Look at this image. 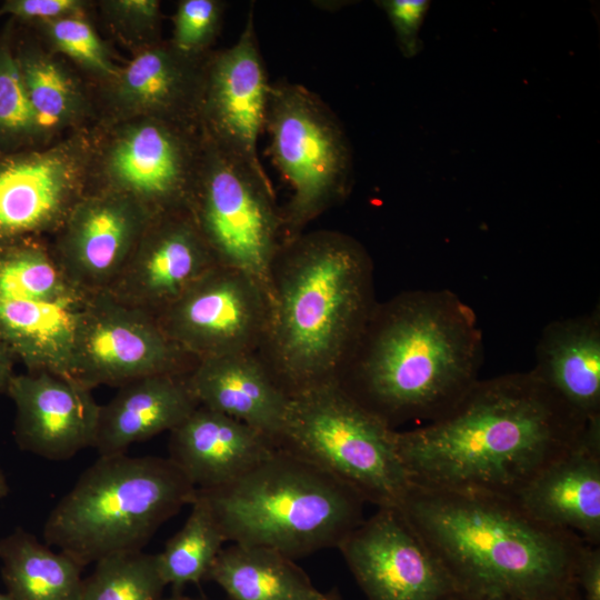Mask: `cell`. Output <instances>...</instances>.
Listing matches in <instances>:
<instances>
[{"label": "cell", "instance_id": "603a6c76", "mask_svg": "<svg viewBox=\"0 0 600 600\" xmlns=\"http://www.w3.org/2000/svg\"><path fill=\"white\" fill-rule=\"evenodd\" d=\"M187 380L200 406L252 427L278 447L290 394L253 352L197 360Z\"/></svg>", "mask_w": 600, "mask_h": 600}, {"label": "cell", "instance_id": "83f0119b", "mask_svg": "<svg viewBox=\"0 0 600 600\" xmlns=\"http://www.w3.org/2000/svg\"><path fill=\"white\" fill-rule=\"evenodd\" d=\"M0 562L12 600H81L83 568L22 528L0 538Z\"/></svg>", "mask_w": 600, "mask_h": 600}, {"label": "cell", "instance_id": "ac0fdd59", "mask_svg": "<svg viewBox=\"0 0 600 600\" xmlns=\"http://www.w3.org/2000/svg\"><path fill=\"white\" fill-rule=\"evenodd\" d=\"M207 58L188 57L168 39L130 56L113 79L93 88L96 126L138 117L198 126Z\"/></svg>", "mask_w": 600, "mask_h": 600}, {"label": "cell", "instance_id": "44dd1931", "mask_svg": "<svg viewBox=\"0 0 600 600\" xmlns=\"http://www.w3.org/2000/svg\"><path fill=\"white\" fill-rule=\"evenodd\" d=\"M536 520L600 544V418L514 498Z\"/></svg>", "mask_w": 600, "mask_h": 600}, {"label": "cell", "instance_id": "7a4b0ae2", "mask_svg": "<svg viewBox=\"0 0 600 600\" xmlns=\"http://www.w3.org/2000/svg\"><path fill=\"white\" fill-rule=\"evenodd\" d=\"M482 361L473 310L452 291L413 290L374 306L339 382L394 429L448 412Z\"/></svg>", "mask_w": 600, "mask_h": 600}, {"label": "cell", "instance_id": "4dcf8cb0", "mask_svg": "<svg viewBox=\"0 0 600 600\" xmlns=\"http://www.w3.org/2000/svg\"><path fill=\"white\" fill-rule=\"evenodd\" d=\"M16 22L0 30V152L10 153L51 146L34 114L13 51Z\"/></svg>", "mask_w": 600, "mask_h": 600}, {"label": "cell", "instance_id": "ffe728a7", "mask_svg": "<svg viewBox=\"0 0 600 600\" xmlns=\"http://www.w3.org/2000/svg\"><path fill=\"white\" fill-rule=\"evenodd\" d=\"M7 393L16 404L14 439L19 448L51 461H63L94 446L100 404L92 389L46 371L14 374Z\"/></svg>", "mask_w": 600, "mask_h": 600}, {"label": "cell", "instance_id": "f1b7e54d", "mask_svg": "<svg viewBox=\"0 0 600 600\" xmlns=\"http://www.w3.org/2000/svg\"><path fill=\"white\" fill-rule=\"evenodd\" d=\"M190 506L191 511L182 528L157 553L166 586L176 590L207 579L226 542L207 501L198 490Z\"/></svg>", "mask_w": 600, "mask_h": 600}, {"label": "cell", "instance_id": "9a60e30c", "mask_svg": "<svg viewBox=\"0 0 600 600\" xmlns=\"http://www.w3.org/2000/svg\"><path fill=\"white\" fill-rule=\"evenodd\" d=\"M269 312L267 296L250 277L217 264L156 319L173 343L200 360L253 352Z\"/></svg>", "mask_w": 600, "mask_h": 600}, {"label": "cell", "instance_id": "7c38bea8", "mask_svg": "<svg viewBox=\"0 0 600 600\" xmlns=\"http://www.w3.org/2000/svg\"><path fill=\"white\" fill-rule=\"evenodd\" d=\"M91 129L56 143L0 152V248L50 239L87 193Z\"/></svg>", "mask_w": 600, "mask_h": 600}, {"label": "cell", "instance_id": "3957f363", "mask_svg": "<svg viewBox=\"0 0 600 600\" xmlns=\"http://www.w3.org/2000/svg\"><path fill=\"white\" fill-rule=\"evenodd\" d=\"M371 259L334 230L282 242L272 268L266 363L290 394L338 380L374 308Z\"/></svg>", "mask_w": 600, "mask_h": 600}, {"label": "cell", "instance_id": "d590c367", "mask_svg": "<svg viewBox=\"0 0 600 600\" xmlns=\"http://www.w3.org/2000/svg\"><path fill=\"white\" fill-rule=\"evenodd\" d=\"M394 30L397 43L406 58L417 56L422 49L419 33L430 2L426 0H380Z\"/></svg>", "mask_w": 600, "mask_h": 600}, {"label": "cell", "instance_id": "277c9868", "mask_svg": "<svg viewBox=\"0 0 600 600\" xmlns=\"http://www.w3.org/2000/svg\"><path fill=\"white\" fill-rule=\"evenodd\" d=\"M398 508L459 590L578 600L586 542L536 520L514 500L411 484Z\"/></svg>", "mask_w": 600, "mask_h": 600}, {"label": "cell", "instance_id": "e575fe53", "mask_svg": "<svg viewBox=\"0 0 600 600\" xmlns=\"http://www.w3.org/2000/svg\"><path fill=\"white\" fill-rule=\"evenodd\" d=\"M92 0H6L0 4V17L8 16L17 24L31 28L77 14L94 16Z\"/></svg>", "mask_w": 600, "mask_h": 600}, {"label": "cell", "instance_id": "8992f818", "mask_svg": "<svg viewBox=\"0 0 600 600\" xmlns=\"http://www.w3.org/2000/svg\"><path fill=\"white\" fill-rule=\"evenodd\" d=\"M196 492L169 458L99 457L50 511L44 543L82 568L140 551L166 521L192 503Z\"/></svg>", "mask_w": 600, "mask_h": 600}, {"label": "cell", "instance_id": "cb8c5ba5", "mask_svg": "<svg viewBox=\"0 0 600 600\" xmlns=\"http://www.w3.org/2000/svg\"><path fill=\"white\" fill-rule=\"evenodd\" d=\"M13 51L30 106L52 142L96 126L93 87L73 66L17 23Z\"/></svg>", "mask_w": 600, "mask_h": 600}, {"label": "cell", "instance_id": "b9f144b4", "mask_svg": "<svg viewBox=\"0 0 600 600\" xmlns=\"http://www.w3.org/2000/svg\"><path fill=\"white\" fill-rule=\"evenodd\" d=\"M161 600H199V599H192V598H189V597L174 594V596H171L169 598H162Z\"/></svg>", "mask_w": 600, "mask_h": 600}, {"label": "cell", "instance_id": "6da1fadb", "mask_svg": "<svg viewBox=\"0 0 600 600\" xmlns=\"http://www.w3.org/2000/svg\"><path fill=\"white\" fill-rule=\"evenodd\" d=\"M588 422L530 370L479 379L443 416L397 430L396 442L412 486L514 500Z\"/></svg>", "mask_w": 600, "mask_h": 600}, {"label": "cell", "instance_id": "9c48e42d", "mask_svg": "<svg viewBox=\"0 0 600 600\" xmlns=\"http://www.w3.org/2000/svg\"><path fill=\"white\" fill-rule=\"evenodd\" d=\"M198 126L138 117L91 129L87 193H116L152 217L188 210L203 157Z\"/></svg>", "mask_w": 600, "mask_h": 600}, {"label": "cell", "instance_id": "8fae6325", "mask_svg": "<svg viewBox=\"0 0 600 600\" xmlns=\"http://www.w3.org/2000/svg\"><path fill=\"white\" fill-rule=\"evenodd\" d=\"M203 140L188 211L216 263L250 277L270 304L273 262L283 241L282 213L270 180Z\"/></svg>", "mask_w": 600, "mask_h": 600}, {"label": "cell", "instance_id": "f35d334b", "mask_svg": "<svg viewBox=\"0 0 600 600\" xmlns=\"http://www.w3.org/2000/svg\"><path fill=\"white\" fill-rule=\"evenodd\" d=\"M453 600H526L504 592L459 590Z\"/></svg>", "mask_w": 600, "mask_h": 600}, {"label": "cell", "instance_id": "d6986e66", "mask_svg": "<svg viewBox=\"0 0 600 600\" xmlns=\"http://www.w3.org/2000/svg\"><path fill=\"white\" fill-rule=\"evenodd\" d=\"M152 218L128 197L86 193L49 241L69 277L100 292L122 271Z\"/></svg>", "mask_w": 600, "mask_h": 600}, {"label": "cell", "instance_id": "4fadbf2b", "mask_svg": "<svg viewBox=\"0 0 600 600\" xmlns=\"http://www.w3.org/2000/svg\"><path fill=\"white\" fill-rule=\"evenodd\" d=\"M189 358L153 316L100 291L90 296L80 316L71 378L90 389L120 387L152 374L188 373Z\"/></svg>", "mask_w": 600, "mask_h": 600}, {"label": "cell", "instance_id": "ab89813d", "mask_svg": "<svg viewBox=\"0 0 600 600\" xmlns=\"http://www.w3.org/2000/svg\"><path fill=\"white\" fill-rule=\"evenodd\" d=\"M306 600H341V599L334 591L324 593L317 590L311 597H309Z\"/></svg>", "mask_w": 600, "mask_h": 600}, {"label": "cell", "instance_id": "7402d4cb", "mask_svg": "<svg viewBox=\"0 0 600 600\" xmlns=\"http://www.w3.org/2000/svg\"><path fill=\"white\" fill-rule=\"evenodd\" d=\"M276 448L252 427L199 404L170 431L169 459L198 490H210L240 478Z\"/></svg>", "mask_w": 600, "mask_h": 600}, {"label": "cell", "instance_id": "5bb4252c", "mask_svg": "<svg viewBox=\"0 0 600 600\" xmlns=\"http://www.w3.org/2000/svg\"><path fill=\"white\" fill-rule=\"evenodd\" d=\"M271 83L258 42L253 6L237 41L204 62L197 121L217 148L267 176L258 154Z\"/></svg>", "mask_w": 600, "mask_h": 600}, {"label": "cell", "instance_id": "836d02e7", "mask_svg": "<svg viewBox=\"0 0 600 600\" xmlns=\"http://www.w3.org/2000/svg\"><path fill=\"white\" fill-rule=\"evenodd\" d=\"M227 6L223 0L178 1L169 42L188 57H208L221 31Z\"/></svg>", "mask_w": 600, "mask_h": 600}, {"label": "cell", "instance_id": "484cf974", "mask_svg": "<svg viewBox=\"0 0 600 600\" xmlns=\"http://www.w3.org/2000/svg\"><path fill=\"white\" fill-rule=\"evenodd\" d=\"M534 376L587 420L600 418V310L548 323Z\"/></svg>", "mask_w": 600, "mask_h": 600}, {"label": "cell", "instance_id": "f546056e", "mask_svg": "<svg viewBox=\"0 0 600 600\" xmlns=\"http://www.w3.org/2000/svg\"><path fill=\"white\" fill-rule=\"evenodd\" d=\"M94 19L92 14H77L27 29L97 88L113 79L127 60L121 59L111 42L102 38Z\"/></svg>", "mask_w": 600, "mask_h": 600}, {"label": "cell", "instance_id": "d6a6232c", "mask_svg": "<svg viewBox=\"0 0 600 600\" xmlns=\"http://www.w3.org/2000/svg\"><path fill=\"white\" fill-rule=\"evenodd\" d=\"M94 18L130 56L163 40L159 0H99Z\"/></svg>", "mask_w": 600, "mask_h": 600}, {"label": "cell", "instance_id": "d4e9b609", "mask_svg": "<svg viewBox=\"0 0 600 600\" xmlns=\"http://www.w3.org/2000/svg\"><path fill=\"white\" fill-rule=\"evenodd\" d=\"M187 374H152L120 386L113 398L100 406L93 446L99 457L126 453L132 444L181 423L199 406Z\"/></svg>", "mask_w": 600, "mask_h": 600}, {"label": "cell", "instance_id": "ba28073f", "mask_svg": "<svg viewBox=\"0 0 600 600\" xmlns=\"http://www.w3.org/2000/svg\"><path fill=\"white\" fill-rule=\"evenodd\" d=\"M92 292L77 284L49 239L0 248V343L30 372L71 378L80 316Z\"/></svg>", "mask_w": 600, "mask_h": 600}, {"label": "cell", "instance_id": "1f68e13d", "mask_svg": "<svg viewBox=\"0 0 600 600\" xmlns=\"http://www.w3.org/2000/svg\"><path fill=\"white\" fill-rule=\"evenodd\" d=\"M166 587L157 554L123 552L96 562L83 579L81 600H161Z\"/></svg>", "mask_w": 600, "mask_h": 600}, {"label": "cell", "instance_id": "7bdbcfd3", "mask_svg": "<svg viewBox=\"0 0 600 600\" xmlns=\"http://www.w3.org/2000/svg\"><path fill=\"white\" fill-rule=\"evenodd\" d=\"M0 600H12L7 593H0Z\"/></svg>", "mask_w": 600, "mask_h": 600}, {"label": "cell", "instance_id": "e0dca14e", "mask_svg": "<svg viewBox=\"0 0 600 600\" xmlns=\"http://www.w3.org/2000/svg\"><path fill=\"white\" fill-rule=\"evenodd\" d=\"M217 266L188 210L153 217L124 268L102 291L154 318Z\"/></svg>", "mask_w": 600, "mask_h": 600}, {"label": "cell", "instance_id": "74e56055", "mask_svg": "<svg viewBox=\"0 0 600 600\" xmlns=\"http://www.w3.org/2000/svg\"><path fill=\"white\" fill-rule=\"evenodd\" d=\"M13 360L12 353L0 343V391H6L10 383L13 373Z\"/></svg>", "mask_w": 600, "mask_h": 600}, {"label": "cell", "instance_id": "60d3db41", "mask_svg": "<svg viewBox=\"0 0 600 600\" xmlns=\"http://www.w3.org/2000/svg\"><path fill=\"white\" fill-rule=\"evenodd\" d=\"M9 493V484L3 470L0 467V498L7 497Z\"/></svg>", "mask_w": 600, "mask_h": 600}, {"label": "cell", "instance_id": "4316f807", "mask_svg": "<svg viewBox=\"0 0 600 600\" xmlns=\"http://www.w3.org/2000/svg\"><path fill=\"white\" fill-rule=\"evenodd\" d=\"M207 579L232 600H306L318 589L294 560L261 546L222 548Z\"/></svg>", "mask_w": 600, "mask_h": 600}, {"label": "cell", "instance_id": "30bf717a", "mask_svg": "<svg viewBox=\"0 0 600 600\" xmlns=\"http://www.w3.org/2000/svg\"><path fill=\"white\" fill-rule=\"evenodd\" d=\"M264 129L271 158L292 190L282 212L286 241L347 197L353 181L352 153L334 112L302 84L271 83Z\"/></svg>", "mask_w": 600, "mask_h": 600}, {"label": "cell", "instance_id": "8d00e7d4", "mask_svg": "<svg viewBox=\"0 0 600 600\" xmlns=\"http://www.w3.org/2000/svg\"><path fill=\"white\" fill-rule=\"evenodd\" d=\"M578 600H600V547L584 543L576 570Z\"/></svg>", "mask_w": 600, "mask_h": 600}, {"label": "cell", "instance_id": "52a82bcc", "mask_svg": "<svg viewBox=\"0 0 600 600\" xmlns=\"http://www.w3.org/2000/svg\"><path fill=\"white\" fill-rule=\"evenodd\" d=\"M396 432L331 380L290 393L278 447L326 471L364 502L398 508L411 483Z\"/></svg>", "mask_w": 600, "mask_h": 600}, {"label": "cell", "instance_id": "5b68a950", "mask_svg": "<svg viewBox=\"0 0 600 600\" xmlns=\"http://www.w3.org/2000/svg\"><path fill=\"white\" fill-rule=\"evenodd\" d=\"M198 492L226 541L271 548L292 560L338 548L364 520L366 502L357 492L279 447L234 481Z\"/></svg>", "mask_w": 600, "mask_h": 600}, {"label": "cell", "instance_id": "2e32d148", "mask_svg": "<svg viewBox=\"0 0 600 600\" xmlns=\"http://www.w3.org/2000/svg\"><path fill=\"white\" fill-rule=\"evenodd\" d=\"M338 549L368 600H453L459 591L399 508H378Z\"/></svg>", "mask_w": 600, "mask_h": 600}]
</instances>
